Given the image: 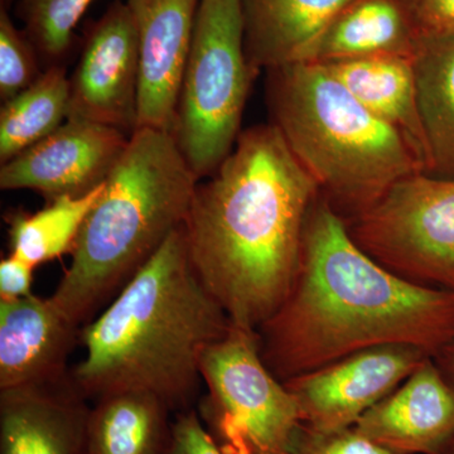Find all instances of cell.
Wrapping results in <instances>:
<instances>
[{
  "label": "cell",
  "mask_w": 454,
  "mask_h": 454,
  "mask_svg": "<svg viewBox=\"0 0 454 454\" xmlns=\"http://www.w3.org/2000/svg\"><path fill=\"white\" fill-rule=\"evenodd\" d=\"M205 179L182 225L191 264L232 325L258 331L297 278L318 187L273 124L241 131Z\"/></svg>",
  "instance_id": "cell-1"
},
{
  "label": "cell",
  "mask_w": 454,
  "mask_h": 454,
  "mask_svg": "<svg viewBox=\"0 0 454 454\" xmlns=\"http://www.w3.org/2000/svg\"><path fill=\"white\" fill-rule=\"evenodd\" d=\"M256 333L265 365L282 382L373 346L406 343L433 356L454 336V291L382 267L318 196L291 292Z\"/></svg>",
  "instance_id": "cell-2"
},
{
  "label": "cell",
  "mask_w": 454,
  "mask_h": 454,
  "mask_svg": "<svg viewBox=\"0 0 454 454\" xmlns=\"http://www.w3.org/2000/svg\"><path fill=\"white\" fill-rule=\"evenodd\" d=\"M231 325L197 277L181 226L106 310L82 325L85 357L71 375L86 399L145 390L169 408L186 405L202 384L203 352Z\"/></svg>",
  "instance_id": "cell-3"
},
{
  "label": "cell",
  "mask_w": 454,
  "mask_h": 454,
  "mask_svg": "<svg viewBox=\"0 0 454 454\" xmlns=\"http://www.w3.org/2000/svg\"><path fill=\"white\" fill-rule=\"evenodd\" d=\"M199 182L170 131H134L51 301L74 325H88L184 225Z\"/></svg>",
  "instance_id": "cell-4"
},
{
  "label": "cell",
  "mask_w": 454,
  "mask_h": 454,
  "mask_svg": "<svg viewBox=\"0 0 454 454\" xmlns=\"http://www.w3.org/2000/svg\"><path fill=\"white\" fill-rule=\"evenodd\" d=\"M267 74L270 124L346 223L397 182L423 173L404 137L361 106L324 65L295 62Z\"/></svg>",
  "instance_id": "cell-5"
},
{
  "label": "cell",
  "mask_w": 454,
  "mask_h": 454,
  "mask_svg": "<svg viewBox=\"0 0 454 454\" xmlns=\"http://www.w3.org/2000/svg\"><path fill=\"white\" fill-rule=\"evenodd\" d=\"M258 74L245 51L241 0H201L170 130L200 181L234 149Z\"/></svg>",
  "instance_id": "cell-6"
},
{
  "label": "cell",
  "mask_w": 454,
  "mask_h": 454,
  "mask_svg": "<svg viewBox=\"0 0 454 454\" xmlns=\"http://www.w3.org/2000/svg\"><path fill=\"white\" fill-rule=\"evenodd\" d=\"M202 414L226 454H293L304 423L294 397L265 365L256 331L232 325L203 352Z\"/></svg>",
  "instance_id": "cell-7"
},
{
  "label": "cell",
  "mask_w": 454,
  "mask_h": 454,
  "mask_svg": "<svg viewBox=\"0 0 454 454\" xmlns=\"http://www.w3.org/2000/svg\"><path fill=\"white\" fill-rule=\"evenodd\" d=\"M346 223L355 243L396 276L454 291V178L409 176Z\"/></svg>",
  "instance_id": "cell-8"
},
{
  "label": "cell",
  "mask_w": 454,
  "mask_h": 454,
  "mask_svg": "<svg viewBox=\"0 0 454 454\" xmlns=\"http://www.w3.org/2000/svg\"><path fill=\"white\" fill-rule=\"evenodd\" d=\"M426 349L389 343L360 349L284 381L304 427L318 432L354 428L373 405L397 389L427 358Z\"/></svg>",
  "instance_id": "cell-9"
},
{
  "label": "cell",
  "mask_w": 454,
  "mask_h": 454,
  "mask_svg": "<svg viewBox=\"0 0 454 454\" xmlns=\"http://www.w3.org/2000/svg\"><path fill=\"white\" fill-rule=\"evenodd\" d=\"M139 83L138 32L127 3L115 0L86 35L70 77L68 118L130 137L138 125Z\"/></svg>",
  "instance_id": "cell-10"
},
{
  "label": "cell",
  "mask_w": 454,
  "mask_h": 454,
  "mask_svg": "<svg viewBox=\"0 0 454 454\" xmlns=\"http://www.w3.org/2000/svg\"><path fill=\"white\" fill-rule=\"evenodd\" d=\"M129 136L82 119L67 121L0 168L3 191L31 190L47 201L88 195L100 187L124 153Z\"/></svg>",
  "instance_id": "cell-11"
},
{
  "label": "cell",
  "mask_w": 454,
  "mask_h": 454,
  "mask_svg": "<svg viewBox=\"0 0 454 454\" xmlns=\"http://www.w3.org/2000/svg\"><path fill=\"white\" fill-rule=\"evenodd\" d=\"M138 32V128L172 130L201 0H127Z\"/></svg>",
  "instance_id": "cell-12"
},
{
  "label": "cell",
  "mask_w": 454,
  "mask_h": 454,
  "mask_svg": "<svg viewBox=\"0 0 454 454\" xmlns=\"http://www.w3.org/2000/svg\"><path fill=\"white\" fill-rule=\"evenodd\" d=\"M354 429L394 454H448L454 447V387L427 358Z\"/></svg>",
  "instance_id": "cell-13"
},
{
  "label": "cell",
  "mask_w": 454,
  "mask_h": 454,
  "mask_svg": "<svg viewBox=\"0 0 454 454\" xmlns=\"http://www.w3.org/2000/svg\"><path fill=\"white\" fill-rule=\"evenodd\" d=\"M73 375L0 390V454L86 452L90 409Z\"/></svg>",
  "instance_id": "cell-14"
},
{
  "label": "cell",
  "mask_w": 454,
  "mask_h": 454,
  "mask_svg": "<svg viewBox=\"0 0 454 454\" xmlns=\"http://www.w3.org/2000/svg\"><path fill=\"white\" fill-rule=\"evenodd\" d=\"M82 328L50 298L0 301V390L59 380Z\"/></svg>",
  "instance_id": "cell-15"
},
{
  "label": "cell",
  "mask_w": 454,
  "mask_h": 454,
  "mask_svg": "<svg viewBox=\"0 0 454 454\" xmlns=\"http://www.w3.org/2000/svg\"><path fill=\"white\" fill-rule=\"evenodd\" d=\"M352 0H241L244 43L256 71L306 61Z\"/></svg>",
  "instance_id": "cell-16"
},
{
  "label": "cell",
  "mask_w": 454,
  "mask_h": 454,
  "mask_svg": "<svg viewBox=\"0 0 454 454\" xmlns=\"http://www.w3.org/2000/svg\"><path fill=\"white\" fill-rule=\"evenodd\" d=\"M321 65L361 106L404 137L426 170L413 57L378 55Z\"/></svg>",
  "instance_id": "cell-17"
},
{
  "label": "cell",
  "mask_w": 454,
  "mask_h": 454,
  "mask_svg": "<svg viewBox=\"0 0 454 454\" xmlns=\"http://www.w3.org/2000/svg\"><path fill=\"white\" fill-rule=\"evenodd\" d=\"M418 37L400 0H352L303 62L328 64L378 55L413 57Z\"/></svg>",
  "instance_id": "cell-18"
},
{
  "label": "cell",
  "mask_w": 454,
  "mask_h": 454,
  "mask_svg": "<svg viewBox=\"0 0 454 454\" xmlns=\"http://www.w3.org/2000/svg\"><path fill=\"white\" fill-rule=\"evenodd\" d=\"M426 170L454 178V33L422 35L413 53Z\"/></svg>",
  "instance_id": "cell-19"
},
{
  "label": "cell",
  "mask_w": 454,
  "mask_h": 454,
  "mask_svg": "<svg viewBox=\"0 0 454 454\" xmlns=\"http://www.w3.org/2000/svg\"><path fill=\"white\" fill-rule=\"evenodd\" d=\"M90 409L86 453L164 454L169 406L145 390H119L98 397ZM170 434V433H169Z\"/></svg>",
  "instance_id": "cell-20"
},
{
  "label": "cell",
  "mask_w": 454,
  "mask_h": 454,
  "mask_svg": "<svg viewBox=\"0 0 454 454\" xmlns=\"http://www.w3.org/2000/svg\"><path fill=\"white\" fill-rule=\"evenodd\" d=\"M70 79L62 65L50 66L0 110V163L59 129L68 118Z\"/></svg>",
  "instance_id": "cell-21"
},
{
  "label": "cell",
  "mask_w": 454,
  "mask_h": 454,
  "mask_svg": "<svg viewBox=\"0 0 454 454\" xmlns=\"http://www.w3.org/2000/svg\"><path fill=\"white\" fill-rule=\"evenodd\" d=\"M104 184L88 195L59 197L35 214L12 215L8 220L11 254L37 268L66 253H73L85 221L103 192Z\"/></svg>",
  "instance_id": "cell-22"
},
{
  "label": "cell",
  "mask_w": 454,
  "mask_h": 454,
  "mask_svg": "<svg viewBox=\"0 0 454 454\" xmlns=\"http://www.w3.org/2000/svg\"><path fill=\"white\" fill-rule=\"evenodd\" d=\"M92 0H20L22 31L47 67L61 65L73 43L74 29Z\"/></svg>",
  "instance_id": "cell-23"
},
{
  "label": "cell",
  "mask_w": 454,
  "mask_h": 454,
  "mask_svg": "<svg viewBox=\"0 0 454 454\" xmlns=\"http://www.w3.org/2000/svg\"><path fill=\"white\" fill-rule=\"evenodd\" d=\"M40 56L26 33L0 8V98L3 103L25 91L40 77Z\"/></svg>",
  "instance_id": "cell-24"
},
{
  "label": "cell",
  "mask_w": 454,
  "mask_h": 454,
  "mask_svg": "<svg viewBox=\"0 0 454 454\" xmlns=\"http://www.w3.org/2000/svg\"><path fill=\"white\" fill-rule=\"evenodd\" d=\"M293 454H394L358 434L354 428L318 432L304 427Z\"/></svg>",
  "instance_id": "cell-25"
},
{
  "label": "cell",
  "mask_w": 454,
  "mask_h": 454,
  "mask_svg": "<svg viewBox=\"0 0 454 454\" xmlns=\"http://www.w3.org/2000/svg\"><path fill=\"white\" fill-rule=\"evenodd\" d=\"M164 454H226L210 432L205 428L195 411L178 417L170 428L168 444Z\"/></svg>",
  "instance_id": "cell-26"
},
{
  "label": "cell",
  "mask_w": 454,
  "mask_h": 454,
  "mask_svg": "<svg viewBox=\"0 0 454 454\" xmlns=\"http://www.w3.org/2000/svg\"><path fill=\"white\" fill-rule=\"evenodd\" d=\"M418 35L454 33V0H400Z\"/></svg>",
  "instance_id": "cell-27"
},
{
  "label": "cell",
  "mask_w": 454,
  "mask_h": 454,
  "mask_svg": "<svg viewBox=\"0 0 454 454\" xmlns=\"http://www.w3.org/2000/svg\"><path fill=\"white\" fill-rule=\"evenodd\" d=\"M35 267L9 254L0 262V301H14L33 294V271Z\"/></svg>",
  "instance_id": "cell-28"
},
{
  "label": "cell",
  "mask_w": 454,
  "mask_h": 454,
  "mask_svg": "<svg viewBox=\"0 0 454 454\" xmlns=\"http://www.w3.org/2000/svg\"><path fill=\"white\" fill-rule=\"evenodd\" d=\"M435 365L454 387V336L432 356Z\"/></svg>",
  "instance_id": "cell-29"
},
{
  "label": "cell",
  "mask_w": 454,
  "mask_h": 454,
  "mask_svg": "<svg viewBox=\"0 0 454 454\" xmlns=\"http://www.w3.org/2000/svg\"><path fill=\"white\" fill-rule=\"evenodd\" d=\"M12 2H13V0H0V3H2V8L7 9V11H8V7H9V5H11Z\"/></svg>",
  "instance_id": "cell-30"
},
{
  "label": "cell",
  "mask_w": 454,
  "mask_h": 454,
  "mask_svg": "<svg viewBox=\"0 0 454 454\" xmlns=\"http://www.w3.org/2000/svg\"><path fill=\"white\" fill-rule=\"evenodd\" d=\"M448 454H454V447L452 448V450H450V452Z\"/></svg>",
  "instance_id": "cell-31"
}]
</instances>
